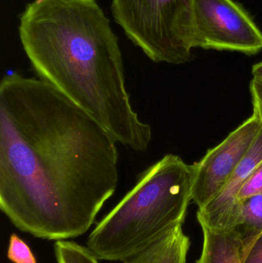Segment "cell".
Listing matches in <instances>:
<instances>
[{"mask_svg":"<svg viewBox=\"0 0 262 263\" xmlns=\"http://www.w3.org/2000/svg\"><path fill=\"white\" fill-rule=\"evenodd\" d=\"M7 257L13 263H37L28 244L16 234H12L9 237Z\"/></svg>","mask_w":262,"mask_h":263,"instance_id":"cell-12","label":"cell"},{"mask_svg":"<svg viewBox=\"0 0 262 263\" xmlns=\"http://www.w3.org/2000/svg\"><path fill=\"white\" fill-rule=\"evenodd\" d=\"M239 202L237 230L244 239L258 236L262 233V193Z\"/></svg>","mask_w":262,"mask_h":263,"instance_id":"cell-10","label":"cell"},{"mask_svg":"<svg viewBox=\"0 0 262 263\" xmlns=\"http://www.w3.org/2000/svg\"><path fill=\"white\" fill-rule=\"evenodd\" d=\"M262 162V128L246 157L219 193L197 213L200 225L212 230H235L240 202L238 195L248 178Z\"/></svg>","mask_w":262,"mask_h":263,"instance_id":"cell-7","label":"cell"},{"mask_svg":"<svg viewBox=\"0 0 262 263\" xmlns=\"http://www.w3.org/2000/svg\"><path fill=\"white\" fill-rule=\"evenodd\" d=\"M189 247V238L178 226L123 263H186Z\"/></svg>","mask_w":262,"mask_h":263,"instance_id":"cell-9","label":"cell"},{"mask_svg":"<svg viewBox=\"0 0 262 263\" xmlns=\"http://www.w3.org/2000/svg\"><path fill=\"white\" fill-rule=\"evenodd\" d=\"M194 176L193 165L166 155L138 176L133 188L98 222L88 248L99 260L123 262L183 226Z\"/></svg>","mask_w":262,"mask_h":263,"instance_id":"cell-3","label":"cell"},{"mask_svg":"<svg viewBox=\"0 0 262 263\" xmlns=\"http://www.w3.org/2000/svg\"><path fill=\"white\" fill-rule=\"evenodd\" d=\"M203 250L196 263H243L245 239L240 230H217L201 226Z\"/></svg>","mask_w":262,"mask_h":263,"instance_id":"cell-8","label":"cell"},{"mask_svg":"<svg viewBox=\"0 0 262 263\" xmlns=\"http://www.w3.org/2000/svg\"><path fill=\"white\" fill-rule=\"evenodd\" d=\"M261 128V118L253 112L252 117L218 145L209 149L199 162L193 164L192 201L198 210L206 206L224 188L249 153Z\"/></svg>","mask_w":262,"mask_h":263,"instance_id":"cell-6","label":"cell"},{"mask_svg":"<svg viewBox=\"0 0 262 263\" xmlns=\"http://www.w3.org/2000/svg\"><path fill=\"white\" fill-rule=\"evenodd\" d=\"M18 32L38 79L87 112L118 143L147 151L152 128L132 108L118 37L95 0H35L22 13Z\"/></svg>","mask_w":262,"mask_h":263,"instance_id":"cell-2","label":"cell"},{"mask_svg":"<svg viewBox=\"0 0 262 263\" xmlns=\"http://www.w3.org/2000/svg\"><path fill=\"white\" fill-rule=\"evenodd\" d=\"M262 193V162L248 178L238 195V200L243 201Z\"/></svg>","mask_w":262,"mask_h":263,"instance_id":"cell-13","label":"cell"},{"mask_svg":"<svg viewBox=\"0 0 262 263\" xmlns=\"http://www.w3.org/2000/svg\"><path fill=\"white\" fill-rule=\"evenodd\" d=\"M253 112L258 114L262 120V82L253 80L250 83Z\"/></svg>","mask_w":262,"mask_h":263,"instance_id":"cell-15","label":"cell"},{"mask_svg":"<svg viewBox=\"0 0 262 263\" xmlns=\"http://www.w3.org/2000/svg\"><path fill=\"white\" fill-rule=\"evenodd\" d=\"M194 0H112L116 23L154 63L192 60Z\"/></svg>","mask_w":262,"mask_h":263,"instance_id":"cell-4","label":"cell"},{"mask_svg":"<svg viewBox=\"0 0 262 263\" xmlns=\"http://www.w3.org/2000/svg\"><path fill=\"white\" fill-rule=\"evenodd\" d=\"M118 142L40 79L0 83V210L20 231L68 240L91 228L118 182Z\"/></svg>","mask_w":262,"mask_h":263,"instance_id":"cell-1","label":"cell"},{"mask_svg":"<svg viewBox=\"0 0 262 263\" xmlns=\"http://www.w3.org/2000/svg\"><path fill=\"white\" fill-rule=\"evenodd\" d=\"M252 73L253 79L262 82V61L252 66Z\"/></svg>","mask_w":262,"mask_h":263,"instance_id":"cell-16","label":"cell"},{"mask_svg":"<svg viewBox=\"0 0 262 263\" xmlns=\"http://www.w3.org/2000/svg\"><path fill=\"white\" fill-rule=\"evenodd\" d=\"M245 239L243 263H262V233Z\"/></svg>","mask_w":262,"mask_h":263,"instance_id":"cell-14","label":"cell"},{"mask_svg":"<svg viewBox=\"0 0 262 263\" xmlns=\"http://www.w3.org/2000/svg\"><path fill=\"white\" fill-rule=\"evenodd\" d=\"M194 46L248 55L262 49V32L233 0H194Z\"/></svg>","mask_w":262,"mask_h":263,"instance_id":"cell-5","label":"cell"},{"mask_svg":"<svg viewBox=\"0 0 262 263\" xmlns=\"http://www.w3.org/2000/svg\"><path fill=\"white\" fill-rule=\"evenodd\" d=\"M54 251L57 263H100L87 247L72 241H56Z\"/></svg>","mask_w":262,"mask_h":263,"instance_id":"cell-11","label":"cell"}]
</instances>
